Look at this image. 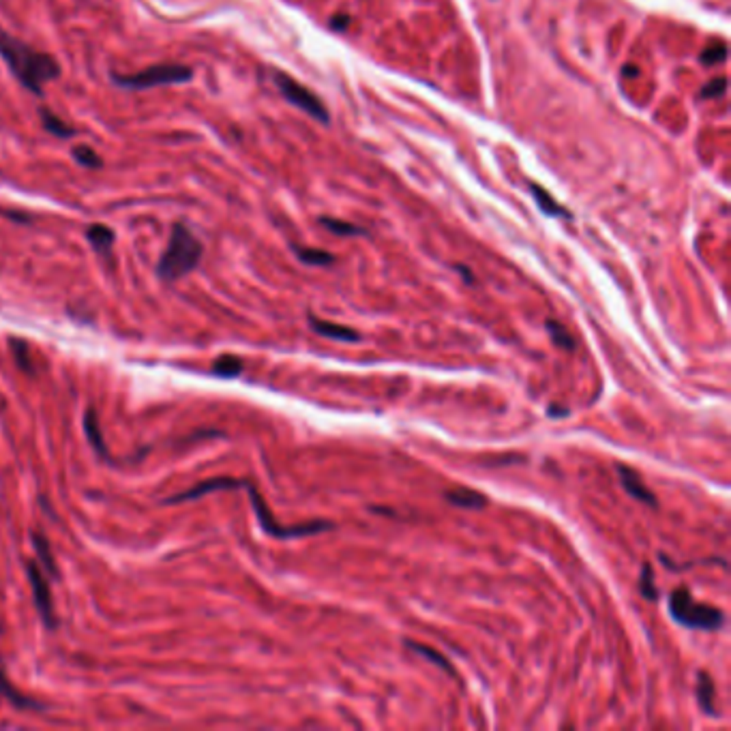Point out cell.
Here are the masks:
<instances>
[{
  "mask_svg": "<svg viewBox=\"0 0 731 731\" xmlns=\"http://www.w3.org/2000/svg\"><path fill=\"white\" fill-rule=\"evenodd\" d=\"M622 74L627 76V78H629V76H631V78H637V76H639V69H637L635 65H631V67L627 65V67L622 69Z\"/></svg>",
  "mask_w": 731,
  "mask_h": 731,
  "instance_id": "obj_29",
  "label": "cell"
},
{
  "mask_svg": "<svg viewBox=\"0 0 731 731\" xmlns=\"http://www.w3.org/2000/svg\"><path fill=\"white\" fill-rule=\"evenodd\" d=\"M74 159L84 168H101V164H103L101 157L91 146H76L74 148Z\"/></svg>",
  "mask_w": 731,
  "mask_h": 731,
  "instance_id": "obj_24",
  "label": "cell"
},
{
  "mask_svg": "<svg viewBox=\"0 0 731 731\" xmlns=\"http://www.w3.org/2000/svg\"><path fill=\"white\" fill-rule=\"evenodd\" d=\"M11 350H13L15 363L20 365V369L26 371V373H32V363H30V356H28V346H26L24 341H20V339H11Z\"/></svg>",
  "mask_w": 731,
  "mask_h": 731,
  "instance_id": "obj_26",
  "label": "cell"
},
{
  "mask_svg": "<svg viewBox=\"0 0 731 731\" xmlns=\"http://www.w3.org/2000/svg\"><path fill=\"white\" fill-rule=\"evenodd\" d=\"M403 646L409 648V650H414L416 654H420V656H425V658H429V661H431L436 667H440V669L447 671L449 675L457 677V671H455V667L449 663V658L444 656V654H440L438 650H434V648H429V646H425V644H418V641H414V639H403Z\"/></svg>",
  "mask_w": 731,
  "mask_h": 731,
  "instance_id": "obj_15",
  "label": "cell"
},
{
  "mask_svg": "<svg viewBox=\"0 0 731 731\" xmlns=\"http://www.w3.org/2000/svg\"><path fill=\"white\" fill-rule=\"evenodd\" d=\"M249 491V497H251V506L258 515V521L262 526V530L266 534H271V537L275 539H296V537H311V534H319V532H330L335 530V521H322V519H315V521H307V524H296V526H281L275 515L271 513V508L266 506V502L262 500L260 491L256 489V485L247 483L245 480V487Z\"/></svg>",
  "mask_w": 731,
  "mask_h": 731,
  "instance_id": "obj_4",
  "label": "cell"
},
{
  "mask_svg": "<svg viewBox=\"0 0 731 731\" xmlns=\"http://www.w3.org/2000/svg\"><path fill=\"white\" fill-rule=\"evenodd\" d=\"M547 330L551 333V337H554V344L560 346L562 350H573L575 348V337L570 335L560 322H556V319H549Z\"/></svg>",
  "mask_w": 731,
  "mask_h": 731,
  "instance_id": "obj_22",
  "label": "cell"
},
{
  "mask_svg": "<svg viewBox=\"0 0 731 731\" xmlns=\"http://www.w3.org/2000/svg\"><path fill=\"white\" fill-rule=\"evenodd\" d=\"M530 189H532L534 200H537L539 208L545 212V215H551V217H570V212H568L562 204H558L554 198H551L547 189H543V187H539V185H534V183H530Z\"/></svg>",
  "mask_w": 731,
  "mask_h": 731,
  "instance_id": "obj_16",
  "label": "cell"
},
{
  "mask_svg": "<svg viewBox=\"0 0 731 731\" xmlns=\"http://www.w3.org/2000/svg\"><path fill=\"white\" fill-rule=\"evenodd\" d=\"M26 570H28V581H30V587H32V594H34V605H37V611H39L41 620L45 622L47 629H56L58 620L54 616V603H52L49 585H47L43 573L34 562H30L26 566Z\"/></svg>",
  "mask_w": 731,
  "mask_h": 731,
  "instance_id": "obj_7",
  "label": "cell"
},
{
  "mask_svg": "<svg viewBox=\"0 0 731 731\" xmlns=\"http://www.w3.org/2000/svg\"><path fill=\"white\" fill-rule=\"evenodd\" d=\"M0 58L9 65L13 76L34 95H41L43 86L60 76L58 63L49 54L17 41L5 28H0Z\"/></svg>",
  "mask_w": 731,
  "mask_h": 731,
  "instance_id": "obj_1",
  "label": "cell"
},
{
  "mask_svg": "<svg viewBox=\"0 0 731 731\" xmlns=\"http://www.w3.org/2000/svg\"><path fill=\"white\" fill-rule=\"evenodd\" d=\"M447 500L459 508H468V510H480L487 506V497L476 491V489H468V487H459V489H451L447 491Z\"/></svg>",
  "mask_w": 731,
  "mask_h": 731,
  "instance_id": "obj_10",
  "label": "cell"
},
{
  "mask_svg": "<svg viewBox=\"0 0 731 731\" xmlns=\"http://www.w3.org/2000/svg\"><path fill=\"white\" fill-rule=\"evenodd\" d=\"M669 614L677 624H682L686 629L719 631L725 622V616L719 607L697 603L690 596V590L686 585L675 587L669 594Z\"/></svg>",
  "mask_w": 731,
  "mask_h": 731,
  "instance_id": "obj_3",
  "label": "cell"
},
{
  "mask_svg": "<svg viewBox=\"0 0 731 731\" xmlns=\"http://www.w3.org/2000/svg\"><path fill=\"white\" fill-rule=\"evenodd\" d=\"M309 326H311L317 335L328 337V339H335V341H348V344L361 341V335H359V330L348 328V326H341V324H330V322H324V319L315 317L313 313H309Z\"/></svg>",
  "mask_w": 731,
  "mask_h": 731,
  "instance_id": "obj_9",
  "label": "cell"
},
{
  "mask_svg": "<svg viewBox=\"0 0 731 731\" xmlns=\"http://www.w3.org/2000/svg\"><path fill=\"white\" fill-rule=\"evenodd\" d=\"M202 254H204V247L198 240V236L183 223H176L172 229L168 249L157 264V275L164 281L183 279L200 264Z\"/></svg>",
  "mask_w": 731,
  "mask_h": 731,
  "instance_id": "obj_2",
  "label": "cell"
},
{
  "mask_svg": "<svg viewBox=\"0 0 731 731\" xmlns=\"http://www.w3.org/2000/svg\"><path fill=\"white\" fill-rule=\"evenodd\" d=\"M725 58H727V45L723 41H715L712 45H708L704 49V54H701V63L704 65H719Z\"/></svg>",
  "mask_w": 731,
  "mask_h": 731,
  "instance_id": "obj_25",
  "label": "cell"
},
{
  "mask_svg": "<svg viewBox=\"0 0 731 731\" xmlns=\"http://www.w3.org/2000/svg\"><path fill=\"white\" fill-rule=\"evenodd\" d=\"M275 84L281 91V95L288 99L290 103H294L296 108L305 110L309 116H313L317 120L328 122V112L324 108V103L319 101V97H315L307 86L298 84L294 78L281 74V71H279V74H275Z\"/></svg>",
  "mask_w": 731,
  "mask_h": 731,
  "instance_id": "obj_6",
  "label": "cell"
},
{
  "mask_svg": "<svg viewBox=\"0 0 731 731\" xmlns=\"http://www.w3.org/2000/svg\"><path fill=\"white\" fill-rule=\"evenodd\" d=\"M348 22H350V17L348 15H339V17H333V26L337 28H344V26H348Z\"/></svg>",
  "mask_w": 731,
  "mask_h": 731,
  "instance_id": "obj_28",
  "label": "cell"
},
{
  "mask_svg": "<svg viewBox=\"0 0 731 731\" xmlns=\"http://www.w3.org/2000/svg\"><path fill=\"white\" fill-rule=\"evenodd\" d=\"M240 371H243V361L232 354H223L221 359H217L215 365H212V373L219 378H236V376H240Z\"/></svg>",
  "mask_w": 731,
  "mask_h": 731,
  "instance_id": "obj_17",
  "label": "cell"
},
{
  "mask_svg": "<svg viewBox=\"0 0 731 731\" xmlns=\"http://www.w3.org/2000/svg\"><path fill=\"white\" fill-rule=\"evenodd\" d=\"M84 431H86L88 440H91L93 449H95L103 459H110V451H108V447H105L101 427H99V423H97V412H95L93 407H88L86 414H84Z\"/></svg>",
  "mask_w": 731,
  "mask_h": 731,
  "instance_id": "obj_14",
  "label": "cell"
},
{
  "mask_svg": "<svg viewBox=\"0 0 731 731\" xmlns=\"http://www.w3.org/2000/svg\"><path fill=\"white\" fill-rule=\"evenodd\" d=\"M0 695H3L9 704H13L15 708H20V710H43V706L39 701L26 697V695H22L15 686H11L3 665H0Z\"/></svg>",
  "mask_w": 731,
  "mask_h": 731,
  "instance_id": "obj_11",
  "label": "cell"
},
{
  "mask_svg": "<svg viewBox=\"0 0 731 731\" xmlns=\"http://www.w3.org/2000/svg\"><path fill=\"white\" fill-rule=\"evenodd\" d=\"M697 677H699L697 680V701H699L701 710L708 717H719V710L715 706V695H717L715 680H712L708 671H699Z\"/></svg>",
  "mask_w": 731,
  "mask_h": 731,
  "instance_id": "obj_12",
  "label": "cell"
},
{
  "mask_svg": "<svg viewBox=\"0 0 731 731\" xmlns=\"http://www.w3.org/2000/svg\"><path fill=\"white\" fill-rule=\"evenodd\" d=\"M86 238H88V243L93 245V249H95L97 254L110 256L112 247H114V232H112L108 225H103V223L91 225V227L86 229Z\"/></svg>",
  "mask_w": 731,
  "mask_h": 731,
  "instance_id": "obj_13",
  "label": "cell"
},
{
  "mask_svg": "<svg viewBox=\"0 0 731 731\" xmlns=\"http://www.w3.org/2000/svg\"><path fill=\"white\" fill-rule=\"evenodd\" d=\"M294 251L298 256L300 262H305L309 266H328L335 262V256L328 251H322V249H309V247H294Z\"/></svg>",
  "mask_w": 731,
  "mask_h": 731,
  "instance_id": "obj_18",
  "label": "cell"
},
{
  "mask_svg": "<svg viewBox=\"0 0 731 731\" xmlns=\"http://www.w3.org/2000/svg\"><path fill=\"white\" fill-rule=\"evenodd\" d=\"M568 412L564 407H549V416H566Z\"/></svg>",
  "mask_w": 731,
  "mask_h": 731,
  "instance_id": "obj_30",
  "label": "cell"
},
{
  "mask_svg": "<svg viewBox=\"0 0 731 731\" xmlns=\"http://www.w3.org/2000/svg\"><path fill=\"white\" fill-rule=\"evenodd\" d=\"M32 541H34V549H37V558L39 562L45 566V570L49 575H58V568H56V562H54V556H52V549H49V543L47 539L43 537V534H32Z\"/></svg>",
  "mask_w": 731,
  "mask_h": 731,
  "instance_id": "obj_19",
  "label": "cell"
},
{
  "mask_svg": "<svg viewBox=\"0 0 731 731\" xmlns=\"http://www.w3.org/2000/svg\"><path fill=\"white\" fill-rule=\"evenodd\" d=\"M616 470H618V474H620V483H622L624 491H627L631 497H635V500L644 502V504H648V506H652V508H656V506H658L656 495H654V493H652V491H650L644 483H641L639 474H637L633 468H629V466H622V463H618Z\"/></svg>",
  "mask_w": 731,
  "mask_h": 731,
  "instance_id": "obj_8",
  "label": "cell"
},
{
  "mask_svg": "<svg viewBox=\"0 0 731 731\" xmlns=\"http://www.w3.org/2000/svg\"><path fill=\"white\" fill-rule=\"evenodd\" d=\"M41 120H43V127H45L49 133H54L56 137H71V135H76V129H74V127H69L65 120H60L56 114H52V112H47V110H41Z\"/></svg>",
  "mask_w": 731,
  "mask_h": 731,
  "instance_id": "obj_21",
  "label": "cell"
},
{
  "mask_svg": "<svg viewBox=\"0 0 731 731\" xmlns=\"http://www.w3.org/2000/svg\"><path fill=\"white\" fill-rule=\"evenodd\" d=\"M727 91V78H715L710 80L704 88H701V97L704 99H717V97H723Z\"/></svg>",
  "mask_w": 731,
  "mask_h": 731,
  "instance_id": "obj_27",
  "label": "cell"
},
{
  "mask_svg": "<svg viewBox=\"0 0 731 731\" xmlns=\"http://www.w3.org/2000/svg\"><path fill=\"white\" fill-rule=\"evenodd\" d=\"M319 223H322L328 232H333V234H337V236H365L367 234L363 227L354 225V223H348V221H341V219L319 217Z\"/></svg>",
  "mask_w": 731,
  "mask_h": 731,
  "instance_id": "obj_20",
  "label": "cell"
},
{
  "mask_svg": "<svg viewBox=\"0 0 731 731\" xmlns=\"http://www.w3.org/2000/svg\"><path fill=\"white\" fill-rule=\"evenodd\" d=\"M191 78H193L191 67L164 63V65L146 67L144 71H137L133 76H114V82L122 88H131V91H146V88H155V86L183 84L189 82Z\"/></svg>",
  "mask_w": 731,
  "mask_h": 731,
  "instance_id": "obj_5",
  "label": "cell"
},
{
  "mask_svg": "<svg viewBox=\"0 0 731 731\" xmlns=\"http://www.w3.org/2000/svg\"><path fill=\"white\" fill-rule=\"evenodd\" d=\"M639 592L648 600H656L658 598V590L654 585V575H652V566L646 562L641 564V577H639Z\"/></svg>",
  "mask_w": 731,
  "mask_h": 731,
  "instance_id": "obj_23",
  "label": "cell"
}]
</instances>
